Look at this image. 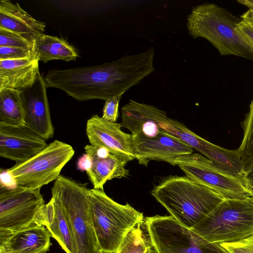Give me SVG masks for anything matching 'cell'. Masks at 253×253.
Here are the masks:
<instances>
[{
  "mask_svg": "<svg viewBox=\"0 0 253 253\" xmlns=\"http://www.w3.org/2000/svg\"><path fill=\"white\" fill-rule=\"evenodd\" d=\"M154 48L125 55L110 62L64 70L52 69L43 77L47 87L62 90L78 101L106 100L123 95L154 72Z\"/></svg>",
  "mask_w": 253,
  "mask_h": 253,
  "instance_id": "1",
  "label": "cell"
},
{
  "mask_svg": "<svg viewBox=\"0 0 253 253\" xmlns=\"http://www.w3.org/2000/svg\"><path fill=\"white\" fill-rule=\"evenodd\" d=\"M176 220L191 229L225 198L186 176L171 175L151 191Z\"/></svg>",
  "mask_w": 253,
  "mask_h": 253,
  "instance_id": "2",
  "label": "cell"
},
{
  "mask_svg": "<svg viewBox=\"0 0 253 253\" xmlns=\"http://www.w3.org/2000/svg\"><path fill=\"white\" fill-rule=\"evenodd\" d=\"M239 19L215 3L193 7L187 17V29L194 38L208 40L221 55H235L253 60V53L236 32Z\"/></svg>",
  "mask_w": 253,
  "mask_h": 253,
  "instance_id": "3",
  "label": "cell"
},
{
  "mask_svg": "<svg viewBox=\"0 0 253 253\" xmlns=\"http://www.w3.org/2000/svg\"><path fill=\"white\" fill-rule=\"evenodd\" d=\"M91 216L100 253H116L129 230L144 219L129 204L122 205L104 190L89 189Z\"/></svg>",
  "mask_w": 253,
  "mask_h": 253,
  "instance_id": "4",
  "label": "cell"
},
{
  "mask_svg": "<svg viewBox=\"0 0 253 253\" xmlns=\"http://www.w3.org/2000/svg\"><path fill=\"white\" fill-rule=\"evenodd\" d=\"M191 229L219 244L253 235V197L225 199Z\"/></svg>",
  "mask_w": 253,
  "mask_h": 253,
  "instance_id": "5",
  "label": "cell"
},
{
  "mask_svg": "<svg viewBox=\"0 0 253 253\" xmlns=\"http://www.w3.org/2000/svg\"><path fill=\"white\" fill-rule=\"evenodd\" d=\"M88 190L63 175L55 181L52 196L59 201L69 222L78 253H100L90 213Z\"/></svg>",
  "mask_w": 253,
  "mask_h": 253,
  "instance_id": "6",
  "label": "cell"
},
{
  "mask_svg": "<svg viewBox=\"0 0 253 253\" xmlns=\"http://www.w3.org/2000/svg\"><path fill=\"white\" fill-rule=\"evenodd\" d=\"M145 219L154 253H229L220 244L208 241L171 215Z\"/></svg>",
  "mask_w": 253,
  "mask_h": 253,
  "instance_id": "7",
  "label": "cell"
},
{
  "mask_svg": "<svg viewBox=\"0 0 253 253\" xmlns=\"http://www.w3.org/2000/svg\"><path fill=\"white\" fill-rule=\"evenodd\" d=\"M74 154L72 146L56 140L31 158L16 163L8 170L17 186L29 189L41 188L58 178Z\"/></svg>",
  "mask_w": 253,
  "mask_h": 253,
  "instance_id": "8",
  "label": "cell"
},
{
  "mask_svg": "<svg viewBox=\"0 0 253 253\" xmlns=\"http://www.w3.org/2000/svg\"><path fill=\"white\" fill-rule=\"evenodd\" d=\"M41 188L0 187V240L34 225L46 204Z\"/></svg>",
  "mask_w": 253,
  "mask_h": 253,
  "instance_id": "9",
  "label": "cell"
},
{
  "mask_svg": "<svg viewBox=\"0 0 253 253\" xmlns=\"http://www.w3.org/2000/svg\"><path fill=\"white\" fill-rule=\"evenodd\" d=\"M174 165L178 166L188 178L225 199H244L248 196L243 180L219 169L200 154L179 157Z\"/></svg>",
  "mask_w": 253,
  "mask_h": 253,
  "instance_id": "10",
  "label": "cell"
},
{
  "mask_svg": "<svg viewBox=\"0 0 253 253\" xmlns=\"http://www.w3.org/2000/svg\"><path fill=\"white\" fill-rule=\"evenodd\" d=\"M46 88L43 78L39 72L31 84L18 90L24 125L45 140L52 138L54 132Z\"/></svg>",
  "mask_w": 253,
  "mask_h": 253,
  "instance_id": "11",
  "label": "cell"
},
{
  "mask_svg": "<svg viewBox=\"0 0 253 253\" xmlns=\"http://www.w3.org/2000/svg\"><path fill=\"white\" fill-rule=\"evenodd\" d=\"M120 124L107 121L97 115L86 123V133L90 145L108 149L130 161L136 159L131 134L124 132Z\"/></svg>",
  "mask_w": 253,
  "mask_h": 253,
  "instance_id": "12",
  "label": "cell"
},
{
  "mask_svg": "<svg viewBox=\"0 0 253 253\" xmlns=\"http://www.w3.org/2000/svg\"><path fill=\"white\" fill-rule=\"evenodd\" d=\"M136 159L147 166L151 161H162L175 166L179 157L193 153V149L181 140L165 132L145 138L132 136Z\"/></svg>",
  "mask_w": 253,
  "mask_h": 253,
  "instance_id": "13",
  "label": "cell"
},
{
  "mask_svg": "<svg viewBox=\"0 0 253 253\" xmlns=\"http://www.w3.org/2000/svg\"><path fill=\"white\" fill-rule=\"evenodd\" d=\"M45 140L24 125H0V156L24 162L46 147Z\"/></svg>",
  "mask_w": 253,
  "mask_h": 253,
  "instance_id": "14",
  "label": "cell"
},
{
  "mask_svg": "<svg viewBox=\"0 0 253 253\" xmlns=\"http://www.w3.org/2000/svg\"><path fill=\"white\" fill-rule=\"evenodd\" d=\"M84 148L92 161L91 167L86 172L93 189L104 190L107 181L128 175L129 171L126 166L130 161L129 159L112 154L104 147L90 144Z\"/></svg>",
  "mask_w": 253,
  "mask_h": 253,
  "instance_id": "15",
  "label": "cell"
},
{
  "mask_svg": "<svg viewBox=\"0 0 253 253\" xmlns=\"http://www.w3.org/2000/svg\"><path fill=\"white\" fill-rule=\"evenodd\" d=\"M50 233L43 225H34L0 240V253H46Z\"/></svg>",
  "mask_w": 253,
  "mask_h": 253,
  "instance_id": "16",
  "label": "cell"
},
{
  "mask_svg": "<svg viewBox=\"0 0 253 253\" xmlns=\"http://www.w3.org/2000/svg\"><path fill=\"white\" fill-rule=\"evenodd\" d=\"M40 221L66 253H78L67 217L55 197L44 206Z\"/></svg>",
  "mask_w": 253,
  "mask_h": 253,
  "instance_id": "17",
  "label": "cell"
},
{
  "mask_svg": "<svg viewBox=\"0 0 253 253\" xmlns=\"http://www.w3.org/2000/svg\"><path fill=\"white\" fill-rule=\"evenodd\" d=\"M0 27L19 33L32 40L44 34V23L34 18L18 3L0 1Z\"/></svg>",
  "mask_w": 253,
  "mask_h": 253,
  "instance_id": "18",
  "label": "cell"
},
{
  "mask_svg": "<svg viewBox=\"0 0 253 253\" xmlns=\"http://www.w3.org/2000/svg\"><path fill=\"white\" fill-rule=\"evenodd\" d=\"M39 60L36 57L0 60V90H19L31 84L40 72Z\"/></svg>",
  "mask_w": 253,
  "mask_h": 253,
  "instance_id": "19",
  "label": "cell"
},
{
  "mask_svg": "<svg viewBox=\"0 0 253 253\" xmlns=\"http://www.w3.org/2000/svg\"><path fill=\"white\" fill-rule=\"evenodd\" d=\"M32 51L34 56L43 63L53 60H75L79 56L74 48L66 41L44 34L33 39Z\"/></svg>",
  "mask_w": 253,
  "mask_h": 253,
  "instance_id": "20",
  "label": "cell"
},
{
  "mask_svg": "<svg viewBox=\"0 0 253 253\" xmlns=\"http://www.w3.org/2000/svg\"><path fill=\"white\" fill-rule=\"evenodd\" d=\"M0 125H24L23 109L18 90L9 88L0 90Z\"/></svg>",
  "mask_w": 253,
  "mask_h": 253,
  "instance_id": "21",
  "label": "cell"
},
{
  "mask_svg": "<svg viewBox=\"0 0 253 253\" xmlns=\"http://www.w3.org/2000/svg\"><path fill=\"white\" fill-rule=\"evenodd\" d=\"M116 253H154L145 218L127 233Z\"/></svg>",
  "mask_w": 253,
  "mask_h": 253,
  "instance_id": "22",
  "label": "cell"
},
{
  "mask_svg": "<svg viewBox=\"0 0 253 253\" xmlns=\"http://www.w3.org/2000/svg\"><path fill=\"white\" fill-rule=\"evenodd\" d=\"M241 126L243 136L238 149L246 176L253 171V99Z\"/></svg>",
  "mask_w": 253,
  "mask_h": 253,
  "instance_id": "23",
  "label": "cell"
},
{
  "mask_svg": "<svg viewBox=\"0 0 253 253\" xmlns=\"http://www.w3.org/2000/svg\"><path fill=\"white\" fill-rule=\"evenodd\" d=\"M0 46L20 47L32 50L33 41L19 33L0 27Z\"/></svg>",
  "mask_w": 253,
  "mask_h": 253,
  "instance_id": "24",
  "label": "cell"
},
{
  "mask_svg": "<svg viewBox=\"0 0 253 253\" xmlns=\"http://www.w3.org/2000/svg\"><path fill=\"white\" fill-rule=\"evenodd\" d=\"M235 30L240 39L253 53V22L246 12L241 15Z\"/></svg>",
  "mask_w": 253,
  "mask_h": 253,
  "instance_id": "25",
  "label": "cell"
},
{
  "mask_svg": "<svg viewBox=\"0 0 253 253\" xmlns=\"http://www.w3.org/2000/svg\"><path fill=\"white\" fill-rule=\"evenodd\" d=\"M34 56L32 49L20 47L0 46V60H15Z\"/></svg>",
  "mask_w": 253,
  "mask_h": 253,
  "instance_id": "26",
  "label": "cell"
},
{
  "mask_svg": "<svg viewBox=\"0 0 253 253\" xmlns=\"http://www.w3.org/2000/svg\"><path fill=\"white\" fill-rule=\"evenodd\" d=\"M122 95L111 97L105 100L103 109L102 118L112 122L117 123L119 117V105Z\"/></svg>",
  "mask_w": 253,
  "mask_h": 253,
  "instance_id": "27",
  "label": "cell"
},
{
  "mask_svg": "<svg viewBox=\"0 0 253 253\" xmlns=\"http://www.w3.org/2000/svg\"><path fill=\"white\" fill-rule=\"evenodd\" d=\"M220 245L229 253H253V235L235 242Z\"/></svg>",
  "mask_w": 253,
  "mask_h": 253,
  "instance_id": "28",
  "label": "cell"
},
{
  "mask_svg": "<svg viewBox=\"0 0 253 253\" xmlns=\"http://www.w3.org/2000/svg\"><path fill=\"white\" fill-rule=\"evenodd\" d=\"M16 186H17L14 178L8 169H1L0 171V187L12 189Z\"/></svg>",
  "mask_w": 253,
  "mask_h": 253,
  "instance_id": "29",
  "label": "cell"
},
{
  "mask_svg": "<svg viewBox=\"0 0 253 253\" xmlns=\"http://www.w3.org/2000/svg\"><path fill=\"white\" fill-rule=\"evenodd\" d=\"M92 165L91 158L87 154H84L81 157L77 162V169L81 171L88 170Z\"/></svg>",
  "mask_w": 253,
  "mask_h": 253,
  "instance_id": "30",
  "label": "cell"
},
{
  "mask_svg": "<svg viewBox=\"0 0 253 253\" xmlns=\"http://www.w3.org/2000/svg\"><path fill=\"white\" fill-rule=\"evenodd\" d=\"M237 2L248 7L249 10L246 12L253 22V4L250 3L248 0H239Z\"/></svg>",
  "mask_w": 253,
  "mask_h": 253,
  "instance_id": "31",
  "label": "cell"
},
{
  "mask_svg": "<svg viewBox=\"0 0 253 253\" xmlns=\"http://www.w3.org/2000/svg\"><path fill=\"white\" fill-rule=\"evenodd\" d=\"M245 184H251L253 185V171L248 173L244 179Z\"/></svg>",
  "mask_w": 253,
  "mask_h": 253,
  "instance_id": "32",
  "label": "cell"
},
{
  "mask_svg": "<svg viewBox=\"0 0 253 253\" xmlns=\"http://www.w3.org/2000/svg\"><path fill=\"white\" fill-rule=\"evenodd\" d=\"M250 2H251L252 3H253V0H251L250 1Z\"/></svg>",
  "mask_w": 253,
  "mask_h": 253,
  "instance_id": "33",
  "label": "cell"
}]
</instances>
